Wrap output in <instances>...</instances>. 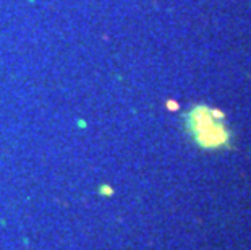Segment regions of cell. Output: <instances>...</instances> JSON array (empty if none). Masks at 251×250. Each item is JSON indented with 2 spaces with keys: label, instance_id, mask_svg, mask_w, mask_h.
I'll list each match as a JSON object with an SVG mask.
<instances>
[{
  "label": "cell",
  "instance_id": "1",
  "mask_svg": "<svg viewBox=\"0 0 251 250\" xmlns=\"http://www.w3.org/2000/svg\"><path fill=\"white\" fill-rule=\"evenodd\" d=\"M204 115L206 117H202L204 120H200V117L196 114H193V119H191V127L195 130V137L198 143L206 148L222 146L228 140V134L221 124H214L212 122V117L207 114V111Z\"/></svg>",
  "mask_w": 251,
  "mask_h": 250
}]
</instances>
